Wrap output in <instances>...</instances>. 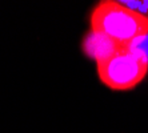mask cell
Returning a JSON list of instances; mask_svg holds the SVG:
<instances>
[{"label":"cell","mask_w":148,"mask_h":133,"mask_svg":"<svg viewBox=\"0 0 148 133\" xmlns=\"http://www.w3.org/2000/svg\"><path fill=\"white\" fill-rule=\"evenodd\" d=\"M100 81L112 91H130L148 73V57L132 45L124 47L96 63Z\"/></svg>","instance_id":"7a4b0ae2"},{"label":"cell","mask_w":148,"mask_h":133,"mask_svg":"<svg viewBox=\"0 0 148 133\" xmlns=\"http://www.w3.org/2000/svg\"><path fill=\"white\" fill-rule=\"evenodd\" d=\"M124 47H130V45H123L120 43H116L115 40L107 38L103 33H97V32H92L87 35L83 41V49L88 57L93 59L97 61L106 60L110 56H112L115 52Z\"/></svg>","instance_id":"3957f363"},{"label":"cell","mask_w":148,"mask_h":133,"mask_svg":"<svg viewBox=\"0 0 148 133\" xmlns=\"http://www.w3.org/2000/svg\"><path fill=\"white\" fill-rule=\"evenodd\" d=\"M121 5L148 17V0H123L119 1Z\"/></svg>","instance_id":"277c9868"},{"label":"cell","mask_w":148,"mask_h":133,"mask_svg":"<svg viewBox=\"0 0 148 133\" xmlns=\"http://www.w3.org/2000/svg\"><path fill=\"white\" fill-rule=\"evenodd\" d=\"M91 31L103 33L123 45L148 35V17L121 5L119 1L104 0L91 14Z\"/></svg>","instance_id":"6da1fadb"}]
</instances>
